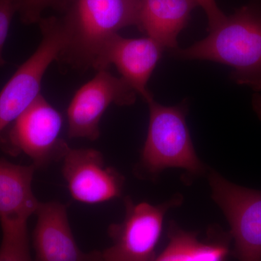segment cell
I'll use <instances>...</instances> for the list:
<instances>
[{"label": "cell", "instance_id": "6da1fadb", "mask_svg": "<svg viewBox=\"0 0 261 261\" xmlns=\"http://www.w3.org/2000/svg\"><path fill=\"white\" fill-rule=\"evenodd\" d=\"M184 60H202L233 68L231 79L261 92V0L247 5L226 16L205 39L185 49L171 50Z\"/></svg>", "mask_w": 261, "mask_h": 261}, {"label": "cell", "instance_id": "7a4b0ae2", "mask_svg": "<svg viewBox=\"0 0 261 261\" xmlns=\"http://www.w3.org/2000/svg\"><path fill=\"white\" fill-rule=\"evenodd\" d=\"M140 0H72L63 22L68 45L61 58L81 69L91 68L108 39L137 25Z\"/></svg>", "mask_w": 261, "mask_h": 261}, {"label": "cell", "instance_id": "3957f363", "mask_svg": "<svg viewBox=\"0 0 261 261\" xmlns=\"http://www.w3.org/2000/svg\"><path fill=\"white\" fill-rule=\"evenodd\" d=\"M149 109L148 133L141 154L139 168L147 174H159L168 168H183L200 174L205 166L194 149L186 122V105L162 106L154 99Z\"/></svg>", "mask_w": 261, "mask_h": 261}, {"label": "cell", "instance_id": "277c9868", "mask_svg": "<svg viewBox=\"0 0 261 261\" xmlns=\"http://www.w3.org/2000/svg\"><path fill=\"white\" fill-rule=\"evenodd\" d=\"M39 23L42 42L0 92V133L41 94L46 70L53 61L62 58L68 45V34L63 20L50 17L41 19Z\"/></svg>", "mask_w": 261, "mask_h": 261}, {"label": "cell", "instance_id": "5b68a950", "mask_svg": "<svg viewBox=\"0 0 261 261\" xmlns=\"http://www.w3.org/2000/svg\"><path fill=\"white\" fill-rule=\"evenodd\" d=\"M63 118L42 94L0 134V144L13 155L25 154L37 169L63 161L70 147L61 138Z\"/></svg>", "mask_w": 261, "mask_h": 261}, {"label": "cell", "instance_id": "8992f818", "mask_svg": "<svg viewBox=\"0 0 261 261\" xmlns=\"http://www.w3.org/2000/svg\"><path fill=\"white\" fill-rule=\"evenodd\" d=\"M181 202L179 195L159 205L147 202L135 204L129 197H125L124 219L120 224H111L108 228L113 244L102 250L103 260L153 261L165 215Z\"/></svg>", "mask_w": 261, "mask_h": 261}, {"label": "cell", "instance_id": "52a82bcc", "mask_svg": "<svg viewBox=\"0 0 261 261\" xmlns=\"http://www.w3.org/2000/svg\"><path fill=\"white\" fill-rule=\"evenodd\" d=\"M212 197L228 220L239 261H261V191L235 185L211 171Z\"/></svg>", "mask_w": 261, "mask_h": 261}, {"label": "cell", "instance_id": "ba28073f", "mask_svg": "<svg viewBox=\"0 0 261 261\" xmlns=\"http://www.w3.org/2000/svg\"><path fill=\"white\" fill-rule=\"evenodd\" d=\"M137 94L121 77L107 70H98L92 80L77 91L68 106V137L97 140L101 118L108 108L112 104L133 105Z\"/></svg>", "mask_w": 261, "mask_h": 261}, {"label": "cell", "instance_id": "9c48e42d", "mask_svg": "<svg viewBox=\"0 0 261 261\" xmlns=\"http://www.w3.org/2000/svg\"><path fill=\"white\" fill-rule=\"evenodd\" d=\"M63 161L62 173L73 200L95 205L121 197L125 178L106 166L99 151L70 147Z\"/></svg>", "mask_w": 261, "mask_h": 261}, {"label": "cell", "instance_id": "30bf717a", "mask_svg": "<svg viewBox=\"0 0 261 261\" xmlns=\"http://www.w3.org/2000/svg\"><path fill=\"white\" fill-rule=\"evenodd\" d=\"M163 49L148 37L129 39L116 34L102 44L91 68L98 71L115 65L121 78L147 103L153 99L147 83Z\"/></svg>", "mask_w": 261, "mask_h": 261}, {"label": "cell", "instance_id": "8fae6325", "mask_svg": "<svg viewBox=\"0 0 261 261\" xmlns=\"http://www.w3.org/2000/svg\"><path fill=\"white\" fill-rule=\"evenodd\" d=\"M33 232L35 261H104L100 250L82 251L70 228L68 205L58 201L40 202Z\"/></svg>", "mask_w": 261, "mask_h": 261}, {"label": "cell", "instance_id": "7c38bea8", "mask_svg": "<svg viewBox=\"0 0 261 261\" xmlns=\"http://www.w3.org/2000/svg\"><path fill=\"white\" fill-rule=\"evenodd\" d=\"M34 165L21 166L0 159V224L2 229L27 228L39 202L32 190Z\"/></svg>", "mask_w": 261, "mask_h": 261}, {"label": "cell", "instance_id": "4fadbf2b", "mask_svg": "<svg viewBox=\"0 0 261 261\" xmlns=\"http://www.w3.org/2000/svg\"><path fill=\"white\" fill-rule=\"evenodd\" d=\"M196 6V0H140L137 27L164 49L173 50Z\"/></svg>", "mask_w": 261, "mask_h": 261}, {"label": "cell", "instance_id": "5bb4252c", "mask_svg": "<svg viewBox=\"0 0 261 261\" xmlns=\"http://www.w3.org/2000/svg\"><path fill=\"white\" fill-rule=\"evenodd\" d=\"M169 243L153 261H197L201 244L197 233L182 230L175 224L170 226Z\"/></svg>", "mask_w": 261, "mask_h": 261}, {"label": "cell", "instance_id": "9a60e30c", "mask_svg": "<svg viewBox=\"0 0 261 261\" xmlns=\"http://www.w3.org/2000/svg\"><path fill=\"white\" fill-rule=\"evenodd\" d=\"M0 261H33L29 249L28 228L3 231Z\"/></svg>", "mask_w": 261, "mask_h": 261}, {"label": "cell", "instance_id": "2e32d148", "mask_svg": "<svg viewBox=\"0 0 261 261\" xmlns=\"http://www.w3.org/2000/svg\"><path fill=\"white\" fill-rule=\"evenodd\" d=\"M68 0H21L19 12L23 23H39L43 11L48 8H64Z\"/></svg>", "mask_w": 261, "mask_h": 261}, {"label": "cell", "instance_id": "e0dca14e", "mask_svg": "<svg viewBox=\"0 0 261 261\" xmlns=\"http://www.w3.org/2000/svg\"><path fill=\"white\" fill-rule=\"evenodd\" d=\"M21 0H0V67L5 64L3 56V47L6 42L13 16L19 12Z\"/></svg>", "mask_w": 261, "mask_h": 261}, {"label": "cell", "instance_id": "ac0fdd59", "mask_svg": "<svg viewBox=\"0 0 261 261\" xmlns=\"http://www.w3.org/2000/svg\"><path fill=\"white\" fill-rule=\"evenodd\" d=\"M198 6L205 11L208 20L209 32L214 30L224 21L226 15L220 10L216 0H196Z\"/></svg>", "mask_w": 261, "mask_h": 261}, {"label": "cell", "instance_id": "d6986e66", "mask_svg": "<svg viewBox=\"0 0 261 261\" xmlns=\"http://www.w3.org/2000/svg\"><path fill=\"white\" fill-rule=\"evenodd\" d=\"M252 106L257 116L261 121V95L258 93L253 94L252 98Z\"/></svg>", "mask_w": 261, "mask_h": 261}]
</instances>
